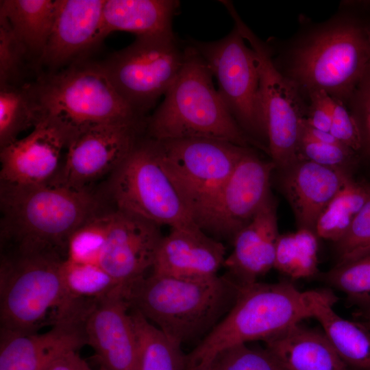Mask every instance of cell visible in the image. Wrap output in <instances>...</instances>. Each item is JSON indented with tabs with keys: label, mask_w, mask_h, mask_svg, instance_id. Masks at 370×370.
Here are the masks:
<instances>
[{
	"label": "cell",
	"mask_w": 370,
	"mask_h": 370,
	"mask_svg": "<svg viewBox=\"0 0 370 370\" xmlns=\"http://www.w3.org/2000/svg\"><path fill=\"white\" fill-rule=\"evenodd\" d=\"M370 2L343 1L320 23L300 16L288 40L267 42L278 70L306 95L317 90L345 105L370 64V40L361 16Z\"/></svg>",
	"instance_id": "obj_1"
},
{
	"label": "cell",
	"mask_w": 370,
	"mask_h": 370,
	"mask_svg": "<svg viewBox=\"0 0 370 370\" xmlns=\"http://www.w3.org/2000/svg\"><path fill=\"white\" fill-rule=\"evenodd\" d=\"M1 236L7 252L51 254L66 259L71 234L100 213L88 190L53 183L18 185L1 182Z\"/></svg>",
	"instance_id": "obj_2"
},
{
	"label": "cell",
	"mask_w": 370,
	"mask_h": 370,
	"mask_svg": "<svg viewBox=\"0 0 370 370\" xmlns=\"http://www.w3.org/2000/svg\"><path fill=\"white\" fill-rule=\"evenodd\" d=\"M241 288L225 274L189 280L151 273L126 287L125 296L130 309L182 346L204 339L231 310Z\"/></svg>",
	"instance_id": "obj_3"
},
{
	"label": "cell",
	"mask_w": 370,
	"mask_h": 370,
	"mask_svg": "<svg viewBox=\"0 0 370 370\" xmlns=\"http://www.w3.org/2000/svg\"><path fill=\"white\" fill-rule=\"evenodd\" d=\"M64 260L51 254H3L1 330L32 334L45 326L86 320L96 302L79 301L70 295L61 275Z\"/></svg>",
	"instance_id": "obj_4"
},
{
	"label": "cell",
	"mask_w": 370,
	"mask_h": 370,
	"mask_svg": "<svg viewBox=\"0 0 370 370\" xmlns=\"http://www.w3.org/2000/svg\"><path fill=\"white\" fill-rule=\"evenodd\" d=\"M213 78L197 50L192 45L185 47L181 71L163 101L146 119L145 136L157 140L214 139L264 151L234 120L215 88Z\"/></svg>",
	"instance_id": "obj_5"
},
{
	"label": "cell",
	"mask_w": 370,
	"mask_h": 370,
	"mask_svg": "<svg viewBox=\"0 0 370 370\" xmlns=\"http://www.w3.org/2000/svg\"><path fill=\"white\" fill-rule=\"evenodd\" d=\"M37 124L47 121L77 131L106 123H136V114L112 86L100 63L78 61L29 84ZM36 124V125H37Z\"/></svg>",
	"instance_id": "obj_6"
},
{
	"label": "cell",
	"mask_w": 370,
	"mask_h": 370,
	"mask_svg": "<svg viewBox=\"0 0 370 370\" xmlns=\"http://www.w3.org/2000/svg\"><path fill=\"white\" fill-rule=\"evenodd\" d=\"M313 291H301L288 282L241 286L226 316L186 357L185 369L211 362L229 347L265 340L312 318Z\"/></svg>",
	"instance_id": "obj_7"
},
{
	"label": "cell",
	"mask_w": 370,
	"mask_h": 370,
	"mask_svg": "<svg viewBox=\"0 0 370 370\" xmlns=\"http://www.w3.org/2000/svg\"><path fill=\"white\" fill-rule=\"evenodd\" d=\"M108 190L116 210L159 226L200 227L164 170L156 140L146 136L112 173Z\"/></svg>",
	"instance_id": "obj_8"
},
{
	"label": "cell",
	"mask_w": 370,
	"mask_h": 370,
	"mask_svg": "<svg viewBox=\"0 0 370 370\" xmlns=\"http://www.w3.org/2000/svg\"><path fill=\"white\" fill-rule=\"evenodd\" d=\"M155 140L164 170L201 227L223 185L250 147L208 138Z\"/></svg>",
	"instance_id": "obj_9"
},
{
	"label": "cell",
	"mask_w": 370,
	"mask_h": 370,
	"mask_svg": "<svg viewBox=\"0 0 370 370\" xmlns=\"http://www.w3.org/2000/svg\"><path fill=\"white\" fill-rule=\"evenodd\" d=\"M184 49L173 32L139 36L100 64L122 99L136 114L145 117L177 77Z\"/></svg>",
	"instance_id": "obj_10"
},
{
	"label": "cell",
	"mask_w": 370,
	"mask_h": 370,
	"mask_svg": "<svg viewBox=\"0 0 370 370\" xmlns=\"http://www.w3.org/2000/svg\"><path fill=\"white\" fill-rule=\"evenodd\" d=\"M234 22V27L253 49L258 64L262 106L268 135L269 156L275 169L286 168L299 158L301 121L308 100L291 80L283 75L273 62L272 51L245 24L230 1H221Z\"/></svg>",
	"instance_id": "obj_11"
},
{
	"label": "cell",
	"mask_w": 370,
	"mask_h": 370,
	"mask_svg": "<svg viewBox=\"0 0 370 370\" xmlns=\"http://www.w3.org/2000/svg\"><path fill=\"white\" fill-rule=\"evenodd\" d=\"M192 45L208 63L220 97L234 120L269 155L259 69L253 49L236 27L219 40L193 41Z\"/></svg>",
	"instance_id": "obj_12"
},
{
	"label": "cell",
	"mask_w": 370,
	"mask_h": 370,
	"mask_svg": "<svg viewBox=\"0 0 370 370\" xmlns=\"http://www.w3.org/2000/svg\"><path fill=\"white\" fill-rule=\"evenodd\" d=\"M145 132V121L99 124L77 131L69 140L64 163L50 183L86 190L88 184L112 173Z\"/></svg>",
	"instance_id": "obj_13"
},
{
	"label": "cell",
	"mask_w": 370,
	"mask_h": 370,
	"mask_svg": "<svg viewBox=\"0 0 370 370\" xmlns=\"http://www.w3.org/2000/svg\"><path fill=\"white\" fill-rule=\"evenodd\" d=\"M275 165L253 147L240 159L201 225L206 232L233 241L255 217L271 193Z\"/></svg>",
	"instance_id": "obj_14"
},
{
	"label": "cell",
	"mask_w": 370,
	"mask_h": 370,
	"mask_svg": "<svg viewBox=\"0 0 370 370\" xmlns=\"http://www.w3.org/2000/svg\"><path fill=\"white\" fill-rule=\"evenodd\" d=\"M84 330L99 368L138 370V340L123 286L96 302Z\"/></svg>",
	"instance_id": "obj_15"
},
{
	"label": "cell",
	"mask_w": 370,
	"mask_h": 370,
	"mask_svg": "<svg viewBox=\"0 0 370 370\" xmlns=\"http://www.w3.org/2000/svg\"><path fill=\"white\" fill-rule=\"evenodd\" d=\"M159 225L116 210L112 211L99 264L126 288L152 270L163 238Z\"/></svg>",
	"instance_id": "obj_16"
},
{
	"label": "cell",
	"mask_w": 370,
	"mask_h": 370,
	"mask_svg": "<svg viewBox=\"0 0 370 370\" xmlns=\"http://www.w3.org/2000/svg\"><path fill=\"white\" fill-rule=\"evenodd\" d=\"M71 137L62 127L40 121L29 135L1 149V182L18 185L51 182Z\"/></svg>",
	"instance_id": "obj_17"
},
{
	"label": "cell",
	"mask_w": 370,
	"mask_h": 370,
	"mask_svg": "<svg viewBox=\"0 0 370 370\" xmlns=\"http://www.w3.org/2000/svg\"><path fill=\"white\" fill-rule=\"evenodd\" d=\"M105 0H58L52 30L38 64L50 72L80 58L104 39L102 35Z\"/></svg>",
	"instance_id": "obj_18"
},
{
	"label": "cell",
	"mask_w": 370,
	"mask_h": 370,
	"mask_svg": "<svg viewBox=\"0 0 370 370\" xmlns=\"http://www.w3.org/2000/svg\"><path fill=\"white\" fill-rule=\"evenodd\" d=\"M274 173L277 184L294 213L298 229L314 232L323 211L352 177L301 158L286 168L275 169Z\"/></svg>",
	"instance_id": "obj_19"
},
{
	"label": "cell",
	"mask_w": 370,
	"mask_h": 370,
	"mask_svg": "<svg viewBox=\"0 0 370 370\" xmlns=\"http://www.w3.org/2000/svg\"><path fill=\"white\" fill-rule=\"evenodd\" d=\"M85 320L63 322L45 332L1 330L0 370H45L64 355L87 345Z\"/></svg>",
	"instance_id": "obj_20"
},
{
	"label": "cell",
	"mask_w": 370,
	"mask_h": 370,
	"mask_svg": "<svg viewBox=\"0 0 370 370\" xmlns=\"http://www.w3.org/2000/svg\"><path fill=\"white\" fill-rule=\"evenodd\" d=\"M223 244L200 227L171 228L159 245L151 273L189 280L218 275L226 258Z\"/></svg>",
	"instance_id": "obj_21"
},
{
	"label": "cell",
	"mask_w": 370,
	"mask_h": 370,
	"mask_svg": "<svg viewBox=\"0 0 370 370\" xmlns=\"http://www.w3.org/2000/svg\"><path fill=\"white\" fill-rule=\"evenodd\" d=\"M279 235L277 202L271 195L234 238L233 249L223 263L225 274L240 286L258 282L274 268Z\"/></svg>",
	"instance_id": "obj_22"
},
{
	"label": "cell",
	"mask_w": 370,
	"mask_h": 370,
	"mask_svg": "<svg viewBox=\"0 0 370 370\" xmlns=\"http://www.w3.org/2000/svg\"><path fill=\"white\" fill-rule=\"evenodd\" d=\"M287 370H349L323 331L295 324L264 341Z\"/></svg>",
	"instance_id": "obj_23"
},
{
	"label": "cell",
	"mask_w": 370,
	"mask_h": 370,
	"mask_svg": "<svg viewBox=\"0 0 370 370\" xmlns=\"http://www.w3.org/2000/svg\"><path fill=\"white\" fill-rule=\"evenodd\" d=\"M336 296L329 291H313L312 318L320 323L332 346L349 367L370 370V331L358 321L336 313Z\"/></svg>",
	"instance_id": "obj_24"
},
{
	"label": "cell",
	"mask_w": 370,
	"mask_h": 370,
	"mask_svg": "<svg viewBox=\"0 0 370 370\" xmlns=\"http://www.w3.org/2000/svg\"><path fill=\"white\" fill-rule=\"evenodd\" d=\"M179 5L175 0H105L103 37L115 31L136 36L173 32L172 19Z\"/></svg>",
	"instance_id": "obj_25"
},
{
	"label": "cell",
	"mask_w": 370,
	"mask_h": 370,
	"mask_svg": "<svg viewBox=\"0 0 370 370\" xmlns=\"http://www.w3.org/2000/svg\"><path fill=\"white\" fill-rule=\"evenodd\" d=\"M58 0H1L0 14L25 50L27 58L38 63L49 40Z\"/></svg>",
	"instance_id": "obj_26"
},
{
	"label": "cell",
	"mask_w": 370,
	"mask_h": 370,
	"mask_svg": "<svg viewBox=\"0 0 370 370\" xmlns=\"http://www.w3.org/2000/svg\"><path fill=\"white\" fill-rule=\"evenodd\" d=\"M369 196L370 184L348 178L320 215L315 227L318 238L334 243L341 240Z\"/></svg>",
	"instance_id": "obj_27"
},
{
	"label": "cell",
	"mask_w": 370,
	"mask_h": 370,
	"mask_svg": "<svg viewBox=\"0 0 370 370\" xmlns=\"http://www.w3.org/2000/svg\"><path fill=\"white\" fill-rule=\"evenodd\" d=\"M139 345L138 370H185L182 346L136 310L130 309Z\"/></svg>",
	"instance_id": "obj_28"
},
{
	"label": "cell",
	"mask_w": 370,
	"mask_h": 370,
	"mask_svg": "<svg viewBox=\"0 0 370 370\" xmlns=\"http://www.w3.org/2000/svg\"><path fill=\"white\" fill-rule=\"evenodd\" d=\"M319 238L308 229L280 234L274 268L293 279L308 278L319 273Z\"/></svg>",
	"instance_id": "obj_29"
},
{
	"label": "cell",
	"mask_w": 370,
	"mask_h": 370,
	"mask_svg": "<svg viewBox=\"0 0 370 370\" xmlns=\"http://www.w3.org/2000/svg\"><path fill=\"white\" fill-rule=\"evenodd\" d=\"M29 84L0 85V147L17 140L24 130L37 124Z\"/></svg>",
	"instance_id": "obj_30"
},
{
	"label": "cell",
	"mask_w": 370,
	"mask_h": 370,
	"mask_svg": "<svg viewBox=\"0 0 370 370\" xmlns=\"http://www.w3.org/2000/svg\"><path fill=\"white\" fill-rule=\"evenodd\" d=\"M61 275L68 293L79 301L97 302L122 286L100 264L66 259L61 264Z\"/></svg>",
	"instance_id": "obj_31"
},
{
	"label": "cell",
	"mask_w": 370,
	"mask_h": 370,
	"mask_svg": "<svg viewBox=\"0 0 370 370\" xmlns=\"http://www.w3.org/2000/svg\"><path fill=\"white\" fill-rule=\"evenodd\" d=\"M330 286L343 293L359 311H370V252L335 264L321 275Z\"/></svg>",
	"instance_id": "obj_32"
},
{
	"label": "cell",
	"mask_w": 370,
	"mask_h": 370,
	"mask_svg": "<svg viewBox=\"0 0 370 370\" xmlns=\"http://www.w3.org/2000/svg\"><path fill=\"white\" fill-rule=\"evenodd\" d=\"M112 212H100L82 224L70 236L66 260L99 264L106 246Z\"/></svg>",
	"instance_id": "obj_33"
},
{
	"label": "cell",
	"mask_w": 370,
	"mask_h": 370,
	"mask_svg": "<svg viewBox=\"0 0 370 370\" xmlns=\"http://www.w3.org/2000/svg\"><path fill=\"white\" fill-rule=\"evenodd\" d=\"M215 370H287L265 347L242 343L219 352L211 361Z\"/></svg>",
	"instance_id": "obj_34"
},
{
	"label": "cell",
	"mask_w": 370,
	"mask_h": 370,
	"mask_svg": "<svg viewBox=\"0 0 370 370\" xmlns=\"http://www.w3.org/2000/svg\"><path fill=\"white\" fill-rule=\"evenodd\" d=\"M299 157L352 175L360 160L358 153L341 144H329L299 137Z\"/></svg>",
	"instance_id": "obj_35"
},
{
	"label": "cell",
	"mask_w": 370,
	"mask_h": 370,
	"mask_svg": "<svg viewBox=\"0 0 370 370\" xmlns=\"http://www.w3.org/2000/svg\"><path fill=\"white\" fill-rule=\"evenodd\" d=\"M27 58L9 21L0 14V85L20 84Z\"/></svg>",
	"instance_id": "obj_36"
},
{
	"label": "cell",
	"mask_w": 370,
	"mask_h": 370,
	"mask_svg": "<svg viewBox=\"0 0 370 370\" xmlns=\"http://www.w3.org/2000/svg\"><path fill=\"white\" fill-rule=\"evenodd\" d=\"M370 252V196L344 236L335 243L336 264Z\"/></svg>",
	"instance_id": "obj_37"
},
{
	"label": "cell",
	"mask_w": 370,
	"mask_h": 370,
	"mask_svg": "<svg viewBox=\"0 0 370 370\" xmlns=\"http://www.w3.org/2000/svg\"><path fill=\"white\" fill-rule=\"evenodd\" d=\"M346 106L358 128L361 142L360 160H370V64Z\"/></svg>",
	"instance_id": "obj_38"
},
{
	"label": "cell",
	"mask_w": 370,
	"mask_h": 370,
	"mask_svg": "<svg viewBox=\"0 0 370 370\" xmlns=\"http://www.w3.org/2000/svg\"><path fill=\"white\" fill-rule=\"evenodd\" d=\"M330 132L342 144L358 153L361 147L358 128L345 103L332 97Z\"/></svg>",
	"instance_id": "obj_39"
},
{
	"label": "cell",
	"mask_w": 370,
	"mask_h": 370,
	"mask_svg": "<svg viewBox=\"0 0 370 370\" xmlns=\"http://www.w3.org/2000/svg\"><path fill=\"white\" fill-rule=\"evenodd\" d=\"M306 96L308 103L305 122L313 128L330 132L332 124V97L321 90L308 92Z\"/></svg>",
	"instance_id": "obj_40"
},
{
	"label": "cell",
	"mask_w": 370,
	"mask_h": 370,
	"mask_svg": "<svg viewBox=\"0 0 370 370\" xmlns=\"http://www.w3.org/2000/svg\"><path fill=\"white\" fill-rule=\"evenodd\" d=\"M45 370H92L88 362L77 352H69L60 357Z\"/></svg>",
	"instance_id": "obj_41"
},
{
	"label": "cell",
	"mask_w": 370,
	"mask_h": 370,
	"mask_svg": "<svg viewBox=\"0 0 370 370\" xmlns=\"http://www.w3.org/2000/svg\"><path fill=\"white\" fill-rule=\"evenodd\" d=\"M358 322L362 324L370 331V311H359L355 314Z\"/></svg>",
	"instance_id": "obj_42"
},
{
	"label": "cell",
	"mask_w": 370,
	"mask_h": 370,
	"mask_svg": "<svg viewBox=\"0 0 370 370\" xmlns=\"http://www.w3.org/2000/svg\"><path fill=\"white\" fill-rule=\"evenodd\" d=\"M185 370H215L212 363L205 364L192 368L186 369Z\"/></svg>",
	"instance_id": "obj_43"
},
{
	"label": "cell",
	"mask_w": 370,
	"mask_h": 370,
	"mask_svg": "<svg viewBox=\"0 0 370 370\" xmlns=\"http://www.w3.org/2000/svg\"><path fill=\"white\" fill-rule=\"evenodd\" d=\"M367 29L369 38L370 40V19L368 20L367 25Z\"/></svg>",
	"instance_id": "obj_44"
},
{
	"label": "cell",
	"mask_w": 370,
	"mask_h": 370,
	"mask_svg": "<svg viewBox=\"0 0 370 370\" xmlns=\"http://www.w3.org/2000/svg\"><path fill=\"white\" fill-rule=\"evenodd\" d=\"M98 370H103V369H101L99 368V369H98Z\"/></svg>",
	"instance_id": "obj_45"
}]
</instances>
